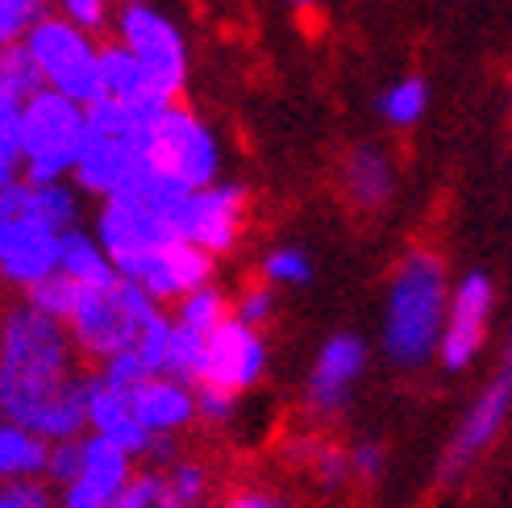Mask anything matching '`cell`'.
I'll list each match as a JSON object with an SVG mask.
<instances>
[{
	"mask_svg": "<svg viewBox=\"0 0 512 508\" xmlns=\"http://www.w3.org/2000/svg\"><path fill=\"white\" fill-rule=\"evenodd\" d=\"M55 17H63L67 25H75L80 34L96 38L113 30V13H117V0H55Z\"/></svg>",
	"mask_w": 512,
	"mask_h": 508,
	"instance_id": "obj_32",
	"label": "cell"
},
{
	"mask_svg": "<svg viewBox=\"0 0 512 508\" xmlns=\"http://www.w3.org/2000/svg\"><path fill=\"white\" fill-rule=\"evenodd\" d=\"M80 296H84V288H75L67 275L55 271V275H46L42 284H34L30 292H21V304H30L34 313H42V317H50V321L67 325V317L75 313Z\"/></svg>",
	"mask_w": 512,
	"mask_h": 508,
	"instance_id": "obj_28",
	"label": "cell"
},
{
	"mask_svg": "<svg viewBox=\"0 0 512 508\" xmlns=\"http://www.w3.org/2000/svg\"><path fill=\"white\" fill-rule=\"evenodd\" d=\"M121 5H134V0H121Z\"/></svg>",
	"mask_w": 512,
	"mask_h": 508,
	"instance_id": "obj_44",
	"label": "cell"
},
{
	"mask_svg": "<svg viewBox=\"0 0 512 508\" xmlns=\"http://www.w3.org/2000/svg\"><path fill=\"white\" fill-rule=\"evenodd\" d=\"M192 400H196V425H209V429L234 425L238 421V409H242L238 396L217 392V388H204V384L192 388Z\"/></svg>",
	"mask_w": 512,
	"mask_h": 508,
	"instance_id": "obj_37",
	"label": "cell"
},
{
	"mask_svg": "<svg viewBox=\"0 0 512 508\" xmlns=\"http://www.w3.org/2000/svg\"><path fill=\"white\" fill-rule=\"evenodd\" d=\"M0 92H5L9 100H17V105H25L30 96L46 92L42 75H38V63H34L30 50H25V42L0 46Z\"/></svg>",
	"mask_w": 512,
	"mask_h": 508,
	"instance_id": "obj_27",
	"label": "cell"
},
{
	"mask_svg": "<svg viewBox=\"0 0 512 508\" xmlns=\"http://www.w3.org/2000/svg\"><path fill=\"white\" fill-rule=\"evenodd\" d=\"M109 508H171L167 492H163V475L155 467H138Z\"/></svg>",
	"mask_w": 512,
	"mask_h": 508,
	"instance_id": "obj_36",
	"label": "cell"
},
{
	"mask_svg": "<svg viewBox=\"0 0 512 508\" xmlns=\"http://www.w3.org/2000/svg\"><path fill=\"white\" fill-rule=\"evenodd\" d=\"M213 508H292L279 492H271V488H259V484H246V488H234L221 504H213Z\"/></svg>",
	"mask_w": 512,
	"mask_h": 508,
	"instance_id": "obj_40",
	"label": "cell"
},
{
	"mask_svg": "<svg viewBox=\"0 0 512 508\" xmlns=\"http://www.w3.org/2000/svg\"><path fill=\"white\" fill-rule=\"evenodd\" d=\"M130 409L150 438H184L196 425V400L188 384H175L167 375H150L130 388Z\"/></svg>",
	"mask_w": 512,
	"mask_h": 508,
	"instance_id": "obj_20",
	"label": "cell"
},
{
	"mask_svg": "<svg viewBox=\"0 0 512 508\" xmlns=\"http://www.w3.org/2000/svg\"><path fill=\"white\" fill-rule=\"evenodd\" d=\"M50 13V0H0V46H17Z\"/></svg>",
	"mask_w": 512,
	"mask_h": 508,
	"instance_id": "obj_34",
	"label": "cell"
},
{
	"mask_svg": "<svg viewBox=\"0 0 512 508\" xmlns=\"http://www.w3.org/2000/svg\"><path fill=\"white\" fill-rule=\"evenodd\" d=\"M0 508H55V492L42 479H25V484H0Z\"/></svg>",
	"mask_w": 512,
	"mask_h": 508,
	"instance_id": "obj_39",
	"label": "cell"
},
{
	"mask_svg": "<svg viewBox=\"0 0 512 508\" xmlns=\"http://www.w3.org/2000/svg\"><path fill=\"white\" fill-rule=\"evenodd\" d=\"M163 309L150 300L138 284L130 279H117L113 288H100V292H84L75 313L67 317V338L80 354V363L88 359L92 367L109 363L113 354L130 350L138 342L142 329L155 321Z\"/></svg>",
	"mask_w": 512,
	"mask_h": 508,
	"instance_id": "obj_3",
	"label": "cell"
},
{
	"mask_svg": "<svg viewBox=\"0 0 512 508\" xmlns=\"http://www.w3.org/2000/svg\"><path fill=\"white\" fill-rule=\"evenodd\" d=\"M84 434L113 442L117 450L130 454L134 463H142L150 450V434L138 425V417L130 409V392L105 384L96 371L84 375Z\"/></svg>",
	"mask_w": 512,
	"mask_h": 508,
	"instance_id": "obj_17",
	"label": "cell"
},
{
	"mask_svg": "<svg viewBox=\"0 0 512 508\" xmlns=\"http://www.w3.org/2000/svg\"><path fill=\"white\" fill-rule=\"evenodd\" d=\"M275 313H279V292L267 288L263 279L259 284H246L238 292V300H229V317H234L238 325H246V329H259V334L275 321Z\"/></svg>",
	"mask_w": 512,
	"mask_h": 508,
	"instance_id": "obj_31",
	"label": "cell"
},
{
	"mask_svg": "<svg viewBox=\"0 0 512 508\" xmlns=\"http://www.w3.org/2000/svg\"><path fill=\"white\" fill-rule=\"evenodd\" d=\"M84 375L67 325L9 304L0 313V417L42 442L84 438Z\"/></svg>",
	"mask_w": 512,
	"mask_h": 508,
	"instance_id": "obj_1",
	"label": "cell"
},
{
	"mask_svg": "<svg viewBox=\"0 0 512 508\" xmlns=\"http://www.w3.org/2000/svg\"><path fill=\"white\" fill-rule=\"evenodd\" d=\"M75 475H80V438H71V442H50V446H46L42 484H46L50 492H63Z\"/></svg>",
	"mask_w": 512,
	"mask_h": 508,
	"instance_id": "obj_38",
	"label": "cell"
},
{
	"mask_svg": "<svg viewBox=\"0 0 512 508\" xmlns=\"http://www.w3.org/2000/svg\"><path fill=\"white\" fill-rule=\"evenodd\" d=\"M80 192H75L67 180L59 184H30L17 180L9 188H0V221H21V225H38V230L50 234H67L80 225Z\"/></svg>",
	"mask_w": 512,
	"mask_h": 508,
	"instance_id": "obj_16",
	"label": "cell"
},
{
	"mask_svg": "<svg viewBox=\"0 0 512 508\" xmlns=\"http://www.w3.org/2000/svg\"><path fill=\"white\" fill-rule=\"evenodd\" d=\"M84 146V109L55 92H38L21 105L17 125V163L21 180L59 184L71 175Z\"/></svg>",
	"mask_w": 512,
	"mask_h": 508,
	"instance_id": "obj_5",
	"label": "cell"
},
{
	"mask_svg": "<svg viewBox=\"0 0 512 508\" xmlns=\"http://www.w3.org/2000/svg\"><path fill=\"white\" fill-rule=\"evenodd\" d=\"M309 475H313V484L325 492V496H334V492H342L346 484H350V471H346V446H338V442H325V438H317V446H313V454H309Z\"/></svg>",
	"mask_w": 512,
	"mask_h": 508,
	"instance_id": "obj_33",
	"label": "cell"
},
{
	"mask_svg": "<svg viewBox=\"0 0 512 508\" xmlns=\"http://www.w3.org/2000/svg\"><path fill=\"white\" fill-rule=\"evenodd\" d=\"M496 317V279L488 271H467L446 296V317H442V338L433 363H442V371L463 375L475 367V359L488 346Z\"/></svg>",
	"mask_w": 512,
	"mask_h": 508,
	"instance_id": "obj_9",
	"label": "cell"
},
{
	"mask_svg": "<svg viewBox=\"0 0 512 508\" xmlns=\"http://www.w3.org/2000/svg\"><path fill=\"white\" fill-rule=\"evenodd\" d=\"M246 225V188L242 184H209L184 196V205L171 217V238L204 250L209 259H221L238 246Z\"/></svg>",
	"mask_w": 512,
	"mask_h": 508,
	"instance_id": "obj_10",
	"label": "cell"
},
{
	"mask_svg": "<svg viewBox=\"0 0 512 508\" xmlns=\"http://www.w3.org/2000/svg\"><path fill=\"white\" fill-rule=\"evenodd\" d=\"M446 296L450 279L442 254L425 246L408 250L392 271L388 300H383V325H379V350L388 367L413 375L433 363L442 338V317H446Z\"/></svg>",
	"mask_w": 512,
	"mask_h": 508,
	"instance_id": "obj_2",
	"label": "cell"
},
{
	"mask_svg": "<svg viewBox=\"0 0 512 508\" xmlns=\"http://www.w3.org/2000/svg\"><path fill=\"white\" fill-rule=\"evenodd\" d=\"M21 175V163H17V150L9 146H0V188H9L13 180Z\"/></svg>",
	"mask_w": 512,
	"mask_h": 508,
	"instance_id": "obj_42",
	"label": "cell"
},
{
	"mask_svg": "<svg viewBox=\"0 0 512 508\" xmlns=\"http://www.w3.org/2000/svg\"><path fill=\"white\" fill-rule=\"evenodd\" d=\"M288 5H292V9H309V5H313V0H288Z\"/></svg>",
	"mask_w": 512,
	"mask_h": 508,
	"instance_id": "obj_43",
	"label": "cell"
},
{
	"mask_svg": "<svg viewBox=\"0 0 512 508\" xmlns=\"http://www.w3.org/2000/svg\"><path fill=\"white\" fill-rule=\"evenodd\" d=\"M163 492H167V504L171 508H209L213 504V471L204 467L200 459H188V454H179L175 463H167L163 471Z\"/></svg>",
	"mask_w": 512,
	"mask_h": 508,
	"instance_id": "obj_24",
	"label": "cell"
},
{
	"mask_svg": "<svg viewBox=\"0 0 512 508\" xmlns=\"http://www.w3.org/2000/svg\"><path fill=\"white\" fill-rule=\"evenodd\" d=\"M200 363H204V338L188 334V329L171 325L167 334V350H163V375L175 379V384H200Z\"/></svg>",
	"mask_w": 512,
	"mask_h": 508,
	"instance_id": "obj_29",
	"label": "cell"
},
{
	"mask_svg": "<svg viewBox=\"0 0 512 508\" xmlns=\"http://www.w3.org/2000/svg\"><path fill=\"white\" fill-rule=\"evenodd\" d=\"M142 130L130 134H100L84 125V146H80V159L71 167V188L80 196H96V200H113L117 192H125V184L146 167L142 163Z\"/></svg>",
	"mask_w": 512,
	"mask_h": 508,
	"instance_id": "obj_14",
	"label": "cell"
},
{
	"mask_svg": "<svg viewBox=\"0 0 512 508\" xmlns=\"http://www.w3.org/2000/svg\"><path fill=\"white\" fill-rule=\"evenodd\" d=\"M59 275H67L71 284L84 292H100V288L117 284V271L105 259V250L96 246L92 230H80V225L59 238Z\"/></svg>",
	"mask_w": 512,
	"mask_h": 508,
	"instance_id": "obj_21",
	"label": "cell"
},
{
	"mask_svg": "<svg viewBox=\"0 0 512 508\" xmlns=\"http://www.w3.org/2000/svg\"><path fill=\"white\" fill-rule=\"evenodd\" d=\"M375 109L392 130H413L429 109V84L421 80V75H404V80H396L392 88H383Z\"/></svg>",
	"mask_w": 512,
	"mask_h": 508,
	"instance_id": "obj_26",
	"label": "cell"
},
{
	"mask_svg": "<svg viewBox=\"0 0 512 508\" xmlns=\"http://www.w3.org/2000/svg\"><path fill=\"white\" fill-rule=\"evenodd\" d=\"M17 125H21V105L0 92V146L17 150Z\"/></svg>",
	"mask_w": 512,
	"mask_h": 508,
	"instance_id": "obj_41",
	"label": "cell"
},
{
	"mask_svg": "<svg viewBox=\"0 0 512 508\" xmlns=\"http://www.w3.org/2000/svg\"><path fill=\"white\" fill-rule=\"evenodd\" d=\"M271 367V346L259 329H246L234 317H225L209 338H204V363H200V384L217 388L229 396H246L267 379Z\"/></svg>",
	"mask_w": 512,
	"mask_h": 508,
	"instance_id": "obj_13",
	"label": "cell"
},
{
	"mask_svg": "<svg viewBox=\"0 0 512 508\" xmlns=\"http://www.w3.org/2000/svg\"><path fill=\"white\" fill-rule=\"evenodd\" d=\"M367 363H371L367 338L350 334V329L329 334L321 342V350L313 354L309 379H304V409H309L317 421L342 417L350 409V400H354L358 379L367 375Z\"/></svg>",
	"mask_w": 512,
	"mask_h": 508,
	"instance_id": "obj_12",
	"label": "cell"
},
{
	"mask_svg": "<svg viewBox=\"0 0 512 508\" xmlns=\"http://www.w3.org/2000/svg\"><path fill=\"white\" fill-rule=\"evenodd\" d=\"M346 192L363 209H383L392 200L396 171L379 146H354L346 155Z\"/></svg>",
	"mask_w": 512,
	"mask_h": 508,
	"instance_id": "obj_22",
	"label": "cell"
},
{
	"mask_svg": "<svg viewBox=\"0 0 512 508\" xmlns=\"http://www.w3.org/2000/svg\"><path fill=\"white\" fill-rule=\"evenodd\" d=\"M167 317H171V325L188 329V334L209 338L213 329L229 317V296L217 284H204V288L188 292L184 300H175V313H167Z\"/></svg>",
	"mask_w": 512,
	"mask_h": 508,
	"instance_id": "obj_25",
	"label": "cell"
},
{
	"mask_svg": "<svg viewBox=\"0 0 512 508\" xmlns=\"http://www.w3.org/2000/svg\"><path fill=\"white\" fill-rule=\"evenodd\" d=\"M209 508H213V504H209Z\"/></svg>",
	"mask_w": 512,
	"mask_h": 508,
	"instance_id": "obj_46",
	"label": "cell"
},
{
	"mask_svg": "<svg viewBox=\"0 0 512 508\" xmlns=\"http://www.w3.org/2000/svg\"><path fill=\"white\" fill-rule=\"evenodd\" d=\"M46 446L38 434L21 425L0 421V484H25V479H42Z\"/></svg>",
	"mask_w": 512,
	"mask_h": 508,
	"instance_id": "obj_23",
	"label": "cell"
},
{
	"mask_svg": "<svg viewBox=\"0 0 512 508\" xmlns=\"http://www.w3.org/2000/svg\"><path fill=\"white\" fill-rule=\"evenodd\" d=\"M213 271H217V259H209L204 250H196L188 242H167L163 250L150 254V263L138 271V279H130V284H138L163 309V304H175L188 292L213 284Z\"/></svg>",
	"mask_w": 512,
	"mask_h": 508,
	"instance_id": "obj_18",
	"label": "cell"
},
{
	"mask_svg": "<svg viewBox=\"0 0 512 508\" xmlns=\"http://www.w3.org/2000/svg\"><path fill=\"white\" fill-rule=\"evenodd\" d=\"M138 463L113 442L84 434L80 438V475L63 492H55V508H109L117 492L130 484Z\"/></svg>",
	"mask_w": 512,
	"mask_h": 508,
	"instance_id": "obj_15",
	"label": "cell"
},
{
	"mask_svg": "<svg viewBox=\"0 0 512 508\" xmlns=\"http://www.w3.org/2000/svg\"><path fill=\"white\" fill-rule=\"evenodd\" d=\"M508 409H512V371L504 359V367L475 392L463 421L454 425V434L438 459V484H446V488L463 484V479L488 459L492 446L504 434V425H508Z\"/></svg>",
	"mask_w": 512,
	"mask_h": 508,
	"instance_id": "obj_7",
	"label": "cell"
},
{
	"mask_svg": "<svg viewBox=\"0 0 512 508\" xmlns=\"http://www.w3.org/2000/svg\"><path fill=\"white\" fill-rule=\"evenodd\" d=\"M259 271L267 288H304L313 279V259L304 246H271Z\"/></svg>",
	"mask_w": 512,
	"mask_h": 508,
	"instance_id": "obj_30",
	"label": "cell"
},
{
	"mask_svg": "<svg viewBox=\"0 0 512 508\" xmlns=\"http://www.w3.org/2000/svg\"><path fill=\"white\" fill-rule=\"evenodd\" d=\"M59 238L38 225L0 221V279L17 292H30L46 275L59 271Z\"/></svg>",
	"mask_w": 512,
	"mask_h": 508,
	"instance_id": "obj_19",
	"label": "cell"
},
{
	"mask_svg": "<svg viewBox=\"0 0 512 508\" xmlns=\"http://www.w3.org/2000/svg\"><path fill=\"white\" fill-rule=\"evenodd\" d=\"M0 421H5V417H0Z\"/></svg>",
	"mask_w": 512,
	"mask_h": 508,
	"instance_id": "obj_45",
	"label": "cell"
},
{
	"mask_svg": "<svg viewBox=\"0 0 512 508\" xmlns=\"http://www.w3.org/2000/svg\"><path fill=\"white\" fill-rule=\"evenodd\" d=\"M346 471L354 484H379L388 475V446L379 438H358L354 446H346Z\"/></svg>",
	"mask_w": 512,
	"mask_h": 508,
	"instance_id": "obj_35",
	"label": "cell"
},
{
	"mask_svg": "<svg viewBox=\"0 0 512 508\" xmlns=\"http://www.w3.org/2000/svg\"><path fill=\"white\" fill-rule=\"evenodd\" d=\"M25 50L34 55L42 88L55 92L71 105L88 109L92 100L105 96L100 88V46L96 38L80 34L75 25H67L63 17L46 13L30 34H25Z\"/></svg>",
	"mask_w": 512,
	"mask_h": 508,
	"instance_id": "obj_6",
	"label": "cell"
},
{
	"mask_svg": "<svg viewBox=\"0 0 512 508\" xmlns=\"http://www.w3.org/2000/svg\"><path fill=\"white\" fill-rule=\"evenodd\" d=\"M113 42L125 46L130 55L155 75L163 84V92L171 100H179L188 84V42H184V30L155 5L146 0H134V5H121L113 13Z\"/></svg>",
	"mask_w": 512,
	"mask_h": 508,
	"instance_id": "obj_8",
	"label": "cell"
},
{
	"mask_svg": "<svg viewBox=\"0 0 512 508\" xmlns=\"http://www.w3.org/2000/svg\"><path fill=\"white\" fill-rule=\"evenodd\" d=\"M142 163L196 192L221 180V142L209 130V121L175 100V105L146 117Z\"/></svg>",
	"mask_w": 512,
	"mask_h": 508,
	"instance_id": "obj_4",
	"label": "cell"
},
{
	"mask_svg": "<svg viewBox=\"0 0 512 508\" xmlns=\"http://www.w3.org/2000/svg\"><path fill=\"white\" fill-rule=\"evenodd\" d=\"M92 238L100 250H105V259L113 263L117 279H138V271L150 263V254L163 250L167 242H175L171 225L163 217H155L150 209L134 205V200H125V196L100 200Z\"/></svg>",
	"mask_w": 512,
	"mask_h": 508,
	"instance_id": "obj_11",
	"label": "cell"
}]
</instances>
